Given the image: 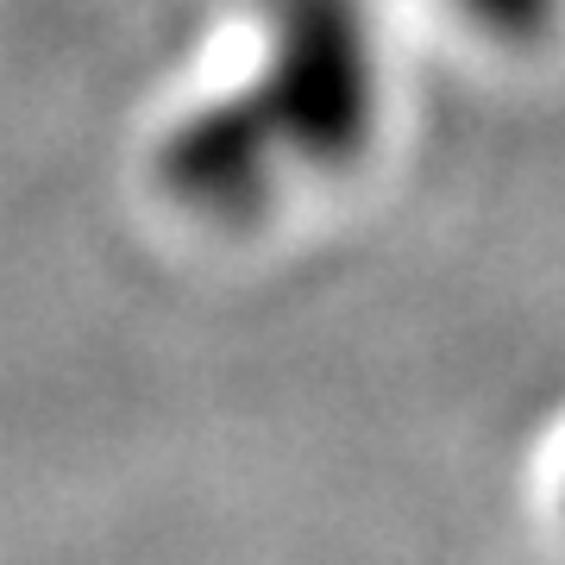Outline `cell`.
<instances>
[{
  "instance_id": "obj_3",
  "label": "cell",
  "mask_w": 565,
  "mask_h": 565,
  "mask_svg": "<svg viewBox=\"0 0 565 565\" xmlns=\"http://www.w3.org/2000/svg\"><path fill=\"white\" fill-rule=\"evenodd\" d=\"M452 7L478 32H490V39H503V44L541 39L546 25H553V13H559V0H452Z\"/></svg>"
},
{
  "instance_id": "obj_1",
  "label": "cell",
  "mask_w": 565,
  "mask_h": 565,
  "mask_svg": "<svg viewBox=\"0 0 565 565\" xmlns=\"http://www.w3.org/2000/svg\"><path fill=\"white\" fill-rule=\"evenodd\" d=\"M289 163L352 170L377 139L384 82L359 0H270V51L252 76Z\"/></svg>"
},
{
  "instance_id": "obj_2",
  "label": "cell",
  "mask_w": 565,
  "mask_h": 565,
  "mask_svg": "<svg viewBox=\"0 0 565 565\" xmlns=\"http://www.w3.org/2000/svg\"><path fill=\"white\" fill-rule=\"evenodd\" d=\"M282 170H289V151H282L264 102L252 95V82L182 114L158 145L163 195L214 226L258 221Z\"/></svg>"
}]
</instances>
